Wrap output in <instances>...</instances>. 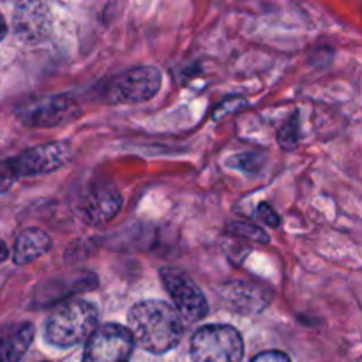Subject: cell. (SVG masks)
<instances>
[{
  "label": "cell",
  "instance_id": "cell-10",
  "mask_svg": "<svg viewBox=\"0 0 362 362\" xmlns=\"http://www.w3.org/2000/svg\"><path fill=\"white\" fill-rule=\"evenodd\" d=\"M122 209V197L112 186L92 187L83 197L80 205L81 218L92 226H101L110 223Z\"/></svg>",
  "mask_w": 362,
  "mask_h": 362
},
{
  "label": "cell",
  "instance_id": "cell-7",
  "mask_svg": "<svg viewBox=\"0 0 362 362\" xmlns=\"http://www.w3.org/2000/svg\"><path fill=\"white\" fill-rule=\"evenodd\" d=\"M71 159V147L66 141H49L21 152L16 158L9 159L13 172L18 179L21 177L46 175L60 170Z\"/></svg>",
  "mask_w": 362,
  "mask_h": 362
},
{
  "label": "cell",
  "instance_id": "cell-1",
  "mask_svg": "<svg viewBox=\"0 0 362 362\" xmlns=\"http://www.w3.org/2000/svg\"><path fill=\"white\" fill-rule=\"evenodd\" d=\"M127 329L134 345L151 354L170 352L184 336V320L175 306L163 300H141L127 317Z\"/></svg>",
  "mask_w": 362,
  "mask_h": 362
},
{
  "label": "cell",
  "instance_id": "cell-9",
  "mask_svg": "<svg viewBox=\"0 0 362 362\" xmlns=\"http://www.w3.org/2000/svg\"><path fill=\"white\" fill-rule=\"evenodd\" d=\"M14 34L23 42H41L49 34L52 16L46 4L21 2L13 14Z\"/></svg>",
  "mask_w": 362,
  "mask_h": 362
},
{
  "label": "cell",
  "instance_id": "cell-3",
  "mask_svg": "<svg viewBox=\"0 0 362 362\" xmlns=\"http://www.w3.org/2000/svg\"><path fill=\"white\" fill-rule=\"evenodd\" d=\"M243 356V336L232 325H207L198 329L191 339L193 362H240Z\"/></svg>",
  "mask_w": 362,
  "mask_h": 362
},
{
  "label": "cell",
  "instance_id": "cell-16",
  "mask_svg": "<svg viewBox=\"0 0 362 362\" xmlns=\"http://www.w3.org/2000/svg\"><path fill=\"white\" fill-rule=\"evenodd\" d=\"M258 216H260L271 228H278L279 223H281L279 216L272 211V207L269 204H260V207H258Z\"/></svg>",
  "mask_w": 362,
  "mask_h": 362
},
{
  "label": "cell",
  "instance_id": "cell-2",
  "mask_svg": "<svg viewBox=\"0 0 362 362\" xmlns=\"http://www.w3.org/2000/svg\"><path fill=\"white\" fill-rule=\"evenodd\" d=\"M98 308L83 299H69L52 311L46 320L45 336L59 349H71L88 341L98 331Z\"/></svg>",
  "mask_w": 362,
  "mask_h": 362
},
{
  "label": "cell",
  "instance_id": "cell-5",
  "mask_svg": "<svg viewBox=\"0 0 362 362\" xmlns=\"http://www.w3.org/2000/svg\"><path fill=\"white\" fill-rule=\"evenodd\" d=\"M134 339L129 329L119 324L101 325L83 350V362H129Z\"/></svg>",
  "mask_w": 362,
  "mask_h": 362
},
{
  "label": "cell",
  "instance_id": "cell-15",
  "mask_svg": "<svg viewBox=\"0 0 362 362\" xmlns=\"http://www.w3.org/2000/svg\"><path fill=\"white\" fill-rule=\"evenodd\" d=\"M16 180H18V177L14 175L13 166H11L9 159H4V161H0V193H6V191H9Z\"/></svg>",
  "mask_w": 362,
  "mask_h": 362
},
{
  "label": "cell",
  "instance_id": "cell-14",
  "mask_svg": "<svg viewBox=\"0 0 362 362\" xmlns=\"http://www.w3.org/2000/svg\"><path fill=\"white\" fill-rule=\"evenodd\" d=\"M228 232L237 233V235L240 237H247V239H253L262 244L269 243L267 233H265L262 228H258V226L250 225V223H232V225L228 226Z\"/></svg>",
  "mask_w": 362,
  "mask_h": 362
},
{
  "label": "cell",
  "instance_id": "cell-18",
  "mask_svg": "<svg viewBox=\"0 0 362 362\" xmlns=\"http://www.w3.org/2000/svg\"><path fill=\"white\" fill-rule=\"evenodd\" d=\"M7 258H9V250H7L6 243L0 239V264H2V262H6Z\"/></svg>",
  "mask_w": 362,
  "mask_h": 362
},
{
  "label": "cell",
  "instance_id": "cell-4",
  "mask_svg": "<svg viewBox=\"0 0 362 362\" xmlns=\"http://www.w3.org/2000/svg\"><path fill=\"white\" fill-rule=\"evenodd\" d=\"M161 88V73L152 66L134 67L112 78L105 87L110 105H136L154 98Z\"/></svg>",
  "mask_w": 362,
  "mask_h": 362
},
{
  "label": "cell",
  "instance_id": "cell-11",
  "mask_svg": "<svg viewBox=\"0 0 362 362\" xmlns=\"http://www.w3.org/2000/svg\"><path fill=\"white\" fill-rule=\"evenodd\" d=\"M34 325L23 324L7 325L0 331V362H20L34 339Z\"/></svg>",
  "mask_w": 362,
  "mask_h": 362
},
{
  "label": "cell",
  "instance_id": "cell-6",
  "mask_svg": "<svg viewBox=\"0 0 362 362\" xmlns=\"http://www.w3.org/2000/svg\"><path fill=\"white\" fill-rule=\"evenodd\" d=\"M161 279L165 288L172 296L175 310L187 324H194L207 317L209 304L200 286L193 281L187 274L177 271V269H161Z\"/></svg>",
  "mask_w": 362,
  "mask_h": 362
},
{
  "label": "cell",
  "instance_id": "cell-19",
  "mask_svg": "<svg viewBox=\"0 0 362 362\" xmlns=\"http://www.w3.org/2000/svg\"><path fill=\"white\" fill-rule=\"evenodd\" d=\"M7 34V27H6V21H4L2 14H0V42H2V39L6 37Z\"/></svg>",
  "mask_w": 362,
  "mask_h": 362
},
{
  "label": "cell",
  "instance_id": "cell-12",
  "mask_svg": "<svg viewBox=\"0 0 362 362\" xmlns=\"http://www.w3.org/2000/svg\"><path fill=\"white\" fill-rule=\"evenodd\" d=\"M52 250V239L39 228H27L14 240L13 260L16 265H27Z\"/></svg>",
  "mask_w": 362,
  "mask_h": 362
},
{
  "label": "cell",
  "instance_id": "cell-8",
  "mask_svg": "<svg viewBox=\"0 0 362 362\" xmlns=\"http://www.w3.org/2000/svg\"><path fill=\"white\" fill-rule=\"evenodd\" d=\"M80 106L69 95H55L34 103L18 113L21 122L30 127H55L78 119Z\"/></svg>",
  "mask_w": 362,
  "mask_h": 362
},
{
  "label": "cell",
  "instance_id": "cell-17",
  "mask_svg": "<svg viewBox=\"0 0 362 362\" xmlns=\"http://www.w3.org/2000/svg\"><path fill=\"white\" fill-rule=\"evenodd\" d=\"M251 362H292L286 354L278 352V350H271V352L258 354Z\"/></svg>",
  "mask_w": 362,
  "mask_h": 362
},
{
  "label": "cell",
  "instance_id": "cell-13",
  "mask_svg": "<svg viewBox=\"0 0 362 362\" xmlns=\"http://www.w3.org/2000/svg\"><path fill=\"white\" fill-rule=\"evenodd\" d=\"M299 115H293L288 122H285V126L279 129L278 133V141L283 148L286 151H292L297 147V141H299Z\"/></svg>",
  "mask_w": 362,
  "mask_h": 362
}]
</instances>
